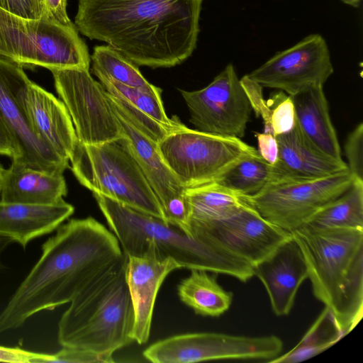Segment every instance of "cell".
Masks as SVG:
<instances>
[{
	"instance_id": "6da1fadb",
	"label": "cell",
	"mask_w": 363,
	"mask_h": 363,
	"mask_svg": "<svg viewBox=\"0 0 363 363\" xmlns=\"http://www.w3.org/2000/svg\"><path fill=\"white\" fill-rule=\"evenodd\" d=\"M203 0H78L74 25L137 66L172 67L196 48Z\"/></svg>"
},
{
	"instance_id": "7a4b0ae2",
	"label": "cell",
	"mask_w": 363,
	"mask_h": 363,
	"mask_svg": "<svg viewBox=\"0 0 363 363\" xmlns=\"http://www.w3.org/2000/svg\"><path fill=\"white\" fill-rule=\"evenodd\" d=\"M0 313V335L32 315L69 303L124 253L115 235L92 217L60 225Z\"/></svg>"
},
{
	"instance_id": "3957f363",
	"label": "cell",
	"mask_w": 363,
	"mask_h": 363,
	"mask_svg": "<svg viewBox=\"0 0 363 363\" xmlns=\"http://www.w3.org/2000/svg\"><path fill=\"white\" fill-rule=\"evenodd\" d=\"M291 233L305 258L314 296L347 334L362 317L363 230L303 225Z\"/></svg>"
},
{
	"instance_id": "277c9868",
	"label": "cell",
	"mask_w": 363,
	"mask_h": 363,
	"mask_svg": "<svg viewBox=\"0 0 363 363\" xmlns=\"http://www.w3.org/2000/svg\"><path fill=\"white\" fill-rule=\"evenodd\" d=\"M93 194L126 256L172 258L180 268L226 274L243 282L254 276L252 265L245 259L193 238L162 218Z\"/></svg>"
},
{
	"instance_id": "5b68a950",
	"label": "cell",
	"mask_w": 363,
	"mask_h": 363,
	"mask_svg": "<svg viewBox=\"0 0 363 363\" xmlns=\"http://www.w3.org/2000/svg\"><path fill=\"white\" fill-rule=\"evenodd\" d=\"M126 261L124 254L69 302L58 322L57 341L62 347L113 356L134 341Z\"/></svg>"
},
{
	"instance_id": "8992f818",
	"label": "cell",
	"mask_w": 363,
	"mask_h": 363,
	"mask_svg": "<svg viewBox=\"0 0 363 363\" xmlns=\"http://www.w3.org/2000/svg\"><path fill=\"white\" fill-rule=\"evenodd\" d=\"M69 162L77 179L93 194L166 220L155 194L123 138L97 145L77 142Z\"/></svg>"
},
{
	"instance_id": "52a82bcc",
	"label": "cell",
	"mask_w": 363,
	"mask_h": 363,
	"mask_svg": "<svg viewBox=\"0 0 363 363\" xmlns=\"http://www.w3.org/2000/svg\"><path fill=\"white\" fill-rule=\"evenodd\" d=\"M0 57L21 67L50 71L89 68L91 56L75 25L45 16L23 18L0 7Z\"/></svg>"
},
{
	"instance_id": "ba28073f",
	"label": "cell",
	"mask_w": 363,
	"mask_h": 363,
	"mask_svg": "<svg viewBox=\"0 0 363 363\" xmlns=\"http://www.w3.org/2000/svg\"><path fill=\"white\" fill-rule=\"evenodd\" d=\"M157 148L185 189L213 183L237 162L258 153L240 138L208 134L186 126L164 137Z\"/></svg>"
},
{
	"instance_id": "9c48e42d",
	"label": "cell",
	"mask_w": 363,
	"mask_h": 363,
	"mask_svg": "<svg viewBox=\"0 0 363 363\" xmlns=\"http://www.w3.org/2000/svg\"><path fill=\"white\" fill-rule=\"evenodd\" d=\"M354 180L347 170L316 179L278 181L255 195L242 196L267 220L291 233L345 193Z\"/></svg>"
},
{
	"instance_id": "30bf717a",
	"label": "cell",
	"mask_w": 363,
	"mask_h": 363,
	"mask_svg": "<svg viewBox=\"0 0 363 363\" xmlns=\"http://www.w3.org/2000/svg\"><path fill=\"white\" fill-rule=\"evenodd\" d=\"M55 90L72 121L78 143L97 145L120 140L123 130L106 91L89 68L50 70Z\"/></svg>"
},
{
	"instance_id": "8fae6325",
	"label": "cell",
	"mask_w": 363,
	"mask_h": 363,
	"mask_svg": "<svg viewBox=\"0 0 363 363\" xmlns=\"http://www.w3.org/2000/svg\"><path fill=\"white\" fill-rule=\"evenodd\" d=\"M282 340L276 335L247 337L216 333L171 336L147 347L143 357L154 363H189L218 359L269 362L280 355Z\"/></svg>"
},
{
	"instance_id": "7c38bea8",
	"label": "cell",
	"mask_w": 363,
	"mask_h": 363,
	"mask_svg": "<svg viewBox=\"0 0 363 363\" xmlns=\"http://www.w3.org/2000/svg\"><path fill=\"white\" fill-rule=\"evenodd\" d=\"M186 234L232 253L252 266L292 237L291 233L267 220L247 203L223 219L188 220Z\"/></svg>"
},
{
	"instance_id": "4fadbf2b",
	"label": "cell",
	"mask_w": 363,
	"mask_h": 363,
	"mask_svg": "<svg viewBox=\"0 0 363 363\" xmlns=\"http://www.w3.org/2000/svg\"><path fill=\"white\" fill-rule=\"evenodd\" d=\"M179 91L196 130L223 137L245 135L252 108L232 64L206 87Z\"/></svg>"
},
{
	"instance_id": "5bb4252c",
	"label": "cell",
	"mask_w": 363,
	"mask_h": 363,
	"mask_svg": "<svg viewBox=\"0 0 363 363\" xmlns=\"http://www.w3.org/2000/svg\"><path fill=\"white\" fill-rule=\"evenodd\" d=\"M30 80L23 67L0 57V118L15 149L13 163L63 173L69 162L51 151L35 135L23 102L24 91Z\"/></svg>"
},
{
	"instance_id": "9a60e30c",
	"label": "cell",
	"mask_w": 363,
	"mask_h": 363,
	"mask_svg": "<svg viewBox=\"0 0 363 363\" xmlns=\"http://www.w3.org/2000/svg\"><path fill=\"white\" fill-rule=\"evenodd\" d=\"M333 72L328 44L321 35L315 33L277 52L246 75L262 87L280 89L293 96L323 86Z\"/></svg>"
},
{
	"instance_id": "2e32d148",
	"label": "cell",
	"mask_w": 363,
	"mask_h": 363,
	"mask_svg": "<svg viewBox=\"0 0 363 363\" xmlns=\"http://www.w3.org/2000/svg\"><path fill=\"white\" fill-rule=\"evenodd\" d=\"M113 108L123 127V138L155 194L166 221L186 234V189L163 160L157 144L141 133L121 113Z\"/></svg>"
},
{
	"instance_id": "e0dca14e",
	"label": "cell",
	"mask_w": 363,
	"mask_h": 363,
	"mask_svg": "<svg viewBox=\"0 0 363 363\" xmlns=\"http://www.w3.org/2000/svg\"><path fill=\"white\" fill-rule=\"evenodd\" d=\"M97 78L113 106L154 143L157 144L186 126L178 118L167 116L159 87L152 84L147 87H131L103 77Z\"/></svg>"
},
{
	"instance_id": "ac0fdd59",
	"label": "cell",
	"mask_w": 363,
	"mask_h": 363,
	"mask_svg": "<svg viewBox=\"0 0 363 363\" xmlns=\"http://www.w3.org/2000/svg\"><path fill=\"white\" fill-rule=\"evenodd\" d=\"M252 269L268 294L273 312L279 316L288 315L300 286L308 278L305 258L293 237L253 265Z\"/></svg>"
},
{
	"instance_id": "d6986e66",
	"label": "cell",
	"mask_w": 363,
	"mask_h": 363,
	"mask_svg": "<svg viewBox=\"0 0 363 363\" xmlns=\"http://www.w3.org/2000/svg\"><path fill=\"white\" fill-rule=\"evenodd\" d=\"M23 102L37 138L60 157L69 162L78 140L64 103L32 81L24 91Z\"/></svg>"
},
{
	"instance_id": "ffe728a7",
	"label": "cell",
	"mask_w": 363,
	"mask_h": 363,
	"mask_svg": "<svg viewBox=\"0 0 363 363\" xmlns=\"http://www.w3.org/2000/svg\"><path fill=\"white\" fill-rule=\"evenodd\" d=\"M177 269L180 267L172 258L127 256L125 280L134 311L133 337L138 344L148 341L158 291L167 276Z\"/></svg>"
},
{
	"instance_id": "44dd1931",
	"label": "cell",
	"mask_w": 363,
	"mask_h": 363,
	"mask_svg": "<svg viewBox=\"0 0 363 363\" xmlns=\"http://www.w3.org/2000/svg\"><path fill=\"white\" fill-rule=\"evenodd\" d=\"M276 138L279 151L274 167L279 181L316 179L348 170L343 160L327 155L311 143L296 121L291 130Z\"/></svg>"
},
{
	"instance_id": "7402d4cb",
	"label": "cell",
	"mask_w": 363,
	"mask_h": 363,
	"mask_svg": "<svg viewBox=\"0 0 363 363\" xmlns=\"http://www.w3.org/2000/svg\"><path fill=\"white\" fill-rule=\"evenodd\" d=\"M74 211L64 200L47 206L0 201V237L25 248L33 240L55 230Z\"/></svg>"
},
{
	"instance_id": "603a6c76",
	"label": "cell",
	"mask_w": 363,
	"mask_h": 363,
	"mask_svg": "<svg viewBox=\"0 0 363 363\" xmlns=\"http://www.w3.org/2000/svg\"><path fill=\"white\" fill-rule=\"evenodd\" d=\"M0 193L2 201L47 206L63 201L67 189L62 173L11 162Z\"/></svg>"
},
{
	"instance_id": "cb8c5ba5",
	"label": "cell",
	"mask_w": 363,
	"mask_h": 363,
	"mask_svg": "<svg viewBox=\"0 0 363 363\" xmlns=\"http://www.w3.org/2000/svg\"><path fill=\"white\" fill-rule=\"evenodd\" d=\"M290 96L296 121L308 140L327 155L343 160L323 86L311 88Z\"/></svg>"
},
{
	"instance_id": "d4e9b609",
	"label": "cell",
	"mask_w": 363,
	"mask_h": 363,
	"mask_svg": "<svg viewBox=\"0 0 363 363\" xmlns=\"http://www.w3.org/2000/svg\"><path fill=\"white\" fill-rule=\"evenodd\" d=\"M190 274L178 285L180 300L203 316L218 317L231 305L233 294L225 291L216 277L203 269H190Z\"/></svg>"
},
{
	"instance_id": "484cf974",
	"label": "cell",
	"mask_w": 363,
	"mask_h": 363,
	"mask_svg": "<svg viewBox=\"0 0 363 363\" xmlns=\"http://www.w3.org/2000/svg\"><path fill=\"white\" fill-rule=\"evenodd\" d=\"M188 220H213L227 218L247 202L239 194L217 183L185 189Z\"/></svg>"
},
{
	"instance_id": "4316f807",
	"label": "cell",
	"mask_w": 363,
	"mask_h": 363,
	"mask_svg": "<svg viewBox=\"0 0 363 363\" xmlns=\"http://www.w3.org/2000/svg\"><path fill=\"white\" fill-rule=\"evenodd\" d=\"M304 225L316 229L363 230V181L354 179L345 193L322 207Z\"/></svg>"
},
{
	"instance_id": "83f0119b",
	"label": "cell",
	"mask_w": 363,
	"mask_h": 363,
	"mask_svg": "<svg viewBox=\"0 0 363 363\" xmlns=\"http://www.w3.org/2000/svg\"><path fill=\"white\" fill-rule=\"evenodd\" d=\"M277 181L279 177L274 165L257 153L237 162L213 183L241 196H252Z\"/></svg>"
},
{
	"instance_id": "f1b7e54d",
	"label": "cell",
	"mask_w": 363,
	"mask_h": 363,
	"mask_svg": "<svg viewBox=\"0 0 363 363\" xmlns=\"http://www.w3.org/2000/svg\"><path fill=\"white\" fill-rule=\"evenodd\" d=\"M345 334L337 325L330 310H324L302 340L290 351L269 362H299L323 352Z\"/></svg>"
},
{
	"instance_id": "f546056e",
	"label": "cell",
	"mask_w": 363,
	"mask_h": 363,
	"mask_svg": "<svg viewBox=\"0 0 363 363\" xmlns=\"http://www.w3.org/2000/svg\"><path fill=\"white\" fill-rule=\"evenodd\" d=\"M92 72L131 87H147L148 82L138 66L110 45H96L91 55Z\"/></svg>"
},
{
	"instance_id": "4dcf8cb0",
	"label": "cell",
	"mask_w": 363,
	"mask_h": 363,
	"mask_svg": "<svg viewBox=\"0 0 363 363\" xmlns=\"http://www.w3.org/2000/svg\"><path fill=\"white\" fill-rule=\"evenodd\" d=\"M267 101L272 108L270 124L272 135L276 137L291 130L296 123L294 106L291 96L279 93Z\"/></svg>"
},
{
	"instance_id": "1f68e13d",
	"label": "cell",
	"mask_w": 363,
	"mask_h": 363,
	"mask_svg": "<svg viewBox=\"0 0 363 363\" xmlns=\"http://www.w3.org/2000/svg\"><path fill=\"white\" fill-rule=\"evenodd\" d=\"M347 167L354 179L363 181V123H359L347 135L345 145Z\"/></svg>"
},
{
	"instance_id": "d6a6232c",
	"label": "cell",
	"mask_w": 363,
	"mask_h": 363,
	"mask_svg": "<svg viewBox=\"0 0 363 363\" xmlns=\"http://www.w3.org/2000/svg\"><path fill=\"white\" fill-rule=\"evenodd\" d=\"M242 86L250 103L252 110L260 116L263 121L264 133H272L271 113L272 108L268 101H266L262 94V86L250 79L247 75L240 79Z\"/></svg>"
},
{
	"instance_id": "836d02e7",
	"label": "cell",
	"mask_w": 363,
	"mask_h": 363,
	"mask_svg": "<svg viewBox=\"0 0 363 363\" xmlns=\"http://www.w3.org/2000/svg\"><path fill=\"white\" fill-rule=\"evenodd\" d=\"M62 347L57 353L50 354L49 363H108L114 362L113 356L100 354L78 348Z\"/></svg>"
},
{
	"instance_id": "e575fe53",
	"label": "cell",
	"mask_w": 363,
	"mask_h": 363,
	"mask_svg": "<svg viewBox=\"0 0 363 363\" xmlns=\"http://www.w3.org/2000/svg\"><path fill=\"white\" fill-rule=\"evenodd\" d=\"M0 7L27 18L38 19L45 15L43 0H0Z\"/></svg>"
},
{
	"instance_id": "d590c367",
	"label": "cell",
	"mask_w": 363,
	"mask_h": 363,
	"mask_svg": "<svg viewBox=\"0 0 363 363\" xmlns=\"http://www.w3.org/2000/svg\"><path fill=\"white\" fill-rule=\"evenodd\" d=\"M50 354L33 352L18 347L0 345V362L9 363H46Z\"/></svg>"
},
{
	"instance_id": "8d00e7d4",
	"label": "cell",
	"mask_w": 363,
	"mask_h": 363,
	"mask_svg": "<svg viewBox=\"0 0 363 363\" xmlns=\"http://www.w3.org/2000/svg\"><path fill=\"white\" fill-rule=\"evenodd\" d=\"M258 153L267 162L274 165L278 158V143L275 136L268 133H257Z\"/></svg>"
},
{
	"instance_id": "74e56055",
	"label": "cell",
	"mask_w": 363,
	"mask_h": 363,
	"mask_svg": "<svg viewBox=\"0 0 363 363\" xmlns=\"http://www.w3.org/2000/svg\"><path fill=\"white\" fill-rule=\"evenodd\" d=\"M44 16L65 26H73L67 12V0H43Z\"/></svg>"
},
{
	"instance_id": "f35d334b",
	"label": "cell",
	"mask_w": 363,
	"mask_h": 363,
	"mask_svg": "<svg viewBox=\"0 0 363 363\" xmlns=\"http://www.w3.org/2000/svg\"><path fill=\"white\" fill-rule=\"evenodd\" d=\"M0 155L10 157L15 156V149L11 138L0 118Z\"/></svg>"
},
{
	"instance_id": "ab89813d",
	"label": "cell",
	"mask_w": 363,
	"mask_h": 363,
	"mask_svg": "<svg viewBox=\"0 0 363 363\" xmlns=\"http://www.w3.org/2000/svg\"><path fill=\"white\" fill-rule=\"evenodd\" d=\"M11 243H13L12 240L7 238L0 237V270L6 268L2 261V254Z\"/></svg>"
},
{
	"instance_id": "60d3db41",
	"label": "cell",
	"mask_w": 363,
	"mask_h": 363,
	"mask_svg": "<svg viewBox=\"0 0 363 363\" xmlns=\"http://www.w3.org/2000/svg\"><path fill=\"white\" fill-rule=\"evenodd\" d=\"M344 4H347L349 6H352L353 7L357 8L359 6L361 0H340Z\"/></svg>"
},
{
	"instance_id": "b9f144b4",
	"label": "cell",
	"mask_w": 363,
	"mask_h": 363,
	"mask_svg": "<svg viewBox=\"0 0 363 363\" xmlns=\"http://www.w3.org/2000/svg\"><path fill=\"white\" fill-rule=\"evenodd\" d=\"M6 169L4 168L3 165L0 163V192L3 186Z\"/></svg>"
},
{
	"instance_id": "7bdbcfd3",
	"label": "cell",
	"mask_w": 363,
	"mask_h": 363,
	"mask_svg": "<svg viewBox=\"0 0 363 363\" xmlns=\"http://www.w3.org/2000/svg\"></svg>"
}]
</instances>
